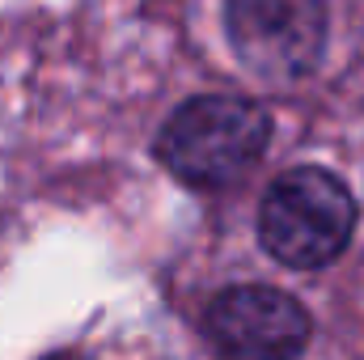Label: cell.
I'll return each mask as SVG.
<instances>
[{"label": "cell", "mask_w": 364, "mask_h": 360, "mask_svg": "<svg viewBox=\"0 0 364 360\" xmlns=\"http://www.w3.org/2000/svg\"><path fill=\"white\" fill-rule=\"evenodd\" d=\"M272 115L233 93H203L182 102L157 132V162L186 186L216 191L237 182L267 149Z\"/></svg>", "instance_id": "obj_1"}, {"label": "cell", "mask_w": 364, "mask_h": 360, "mask_svg": "<svg viewBox=\"0 0 364 360\" xmlns=\"http://www.w3.org/2000/svg\"><path fill=\"white\" fill-rule=\"evenodd\" d=\"M203 331L229 356L275 360L296 356L309 344V314L296 297L272 284H237L208 305Z\"/></svg>", "instance_id": "obj_4"}, {"label": "cell", "mask_w": 364, "mask_h": 360, "mask_svg": "<svg viewBox=\"0 0 364 360\" xmlns=\"http://www.w3.org/2000/svg\"><path fill=\"white\" fill-rule=\"evenodd\" d=\"M229 43L259 81L296 85L326 51V0H229Z\"/></svg>", "instance_id": "obj_3"}, {"label": "cell", "mask_w": 364, "mask_h": 360, "mask_svg": "<svg viewBox=\"0 0 364 360\" xmlns=\"http://www.w3.org/2000/svg\"><path fill=\"white\" fill-rule=\"evenodd\" d=\"M356 233V195L322 166H292L259 203V242L275 263L318 271L335 263Z\"/></svg>", "instance_id": "obj_2"}]
</instances>
